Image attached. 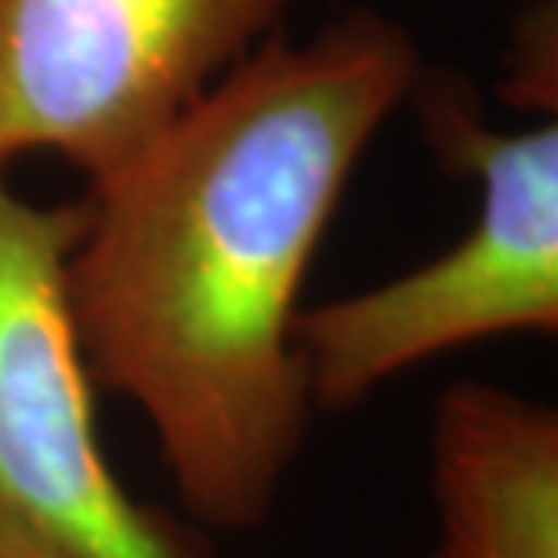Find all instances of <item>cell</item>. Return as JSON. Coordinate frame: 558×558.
Listing matches in <instances>:
<instances>
[{
	"instance_id": "1",
	"label": "cell",
	"mask_w": 558,
	"mask_h": 558,
	"mask_svg": "<svg viewBox=\"0 0 558 558\" xmlns=\"http://www.w3.org/2000/svg\"><path fill=\"white\" fill-rule=\"evenodd\" d=\"M414 37L352 11L265 40L145 149L87 185L70 312L95 388L138 407L182 519L262 530L316 410L301 290L377 131L414 95Z\"/></svg>"
},
{
	"instance_id": "2",
	"label": "cell",
	"mask_w": 558,
	"mask_h": 558,
	"mask_svg": "<svg viewBox=\"0 0 558 558\" xmlns=\"http://www.w3.org/2000/svg\"><path fill=\"white\" fill-rule=\"evenodd\" d=\"M414 92L435 156L478 185L475 221L417 269L298 312L316 414H344L464 344L558 330V124L486 128L461 87L428 73Z\"/></svg>"
},
{
	"instance_id": "3",
	"label": "cell",
	"mask_w": 558,
	"mask_h": 558,
	"mask_svg": "<svg viewBox=\"0 0 558 558\" xmlns=\"http://www.w3.org/2000/svg\"><path fill=\"white\" fill-rule=\"evenodd\" d=\"M84 199L37 204L0 171V526L70 558H218L109 461L70 312Z\"/></svg>"
},
{
	"instance_id": "4",
	"label": "cell",
	"mask_w": 558,
	"mask_h": 558,
	"mask_svg": "<svg viewBox=\"0 0 558 558\" xmlns=\"http://www.w3.org/2000/svg\"><path fill=\"white\" fill-rule=\"evenodd\" d=\"M294 0H0V171L54 153L102 182Z\"/></svg>"
},
{
	"instance_id": "5",
	"label": "cell",
	"mask_w": 558,
	"mask_h": 558,
	"mask_svg": "<svg viewBox=\"0 0 558 558\" xmlns=\"http://www.w3.org/2000/svg\"><path fill=\"white\" fill-rule=\"evenodd\" d=\"M435 541L424 558H558V410L457 381L428 428Z\"/></svg>"
},
{
	"instance_id": "6",
	"label": "cell",
	"mask_w": 558,
	"mask_h": 558,
	"mask_svg": "<svg viewBox=\"0 0 558 558\" xmlns=\"http://www.w3.org/2000/svg\"><path fill=\"white\" fill-rule=\"evenodd\" d=\"M519 73L508 87H515V98L526 106H544L555 113V70H544V59H555V19L548 11H533V19L519 33Z\"/></svg>"
},
{
	"instance_id": "7",
	"label": "cell",
	"mask_w": 558,
	"mask_h": 558,
	"mask_svg": "<svg viewBox=\"0 0 558 558\" xmlns=\"http://www.w3.org/2000/svg\"><path fill=\"white\" fill-rule=\"evenodd\" d=\"M0 558H70V555H62L48 541L33 537V533L0 526Z\"/></svg>"
}]
</instances>
